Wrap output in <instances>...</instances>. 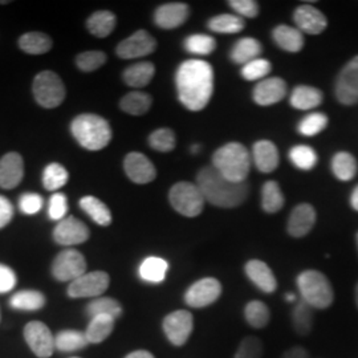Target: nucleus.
I'll use <instances>...</instances> for the list:
<instances>
[{
    "label": "nucleus",
    "mask_w": 358,
    "mask_h": 358,
    "mask_svg": "<svg viewBox=\"0 0 358 358\" xmlns=\"http://www.w3.org/2000/svg\"><path fill=\"white\" fill-rule=\"evenodd\" d=\"M176 85L180 103L192 112H199L213 97L214 69L205 60H186L177 69Z\"/></svg>",
    "instance_id": "1"
},
{
    "label": "nucleus",
    "mask_w": 358,
    "mask_h": 358,
    "mask_svg": "<svg viewBox=\"0 0 358 358\" xmlns=\"http://www.w3.org/2000/svg\"><path fill=\"white\" fill-rule=\"evenodd\" d=\"M196 186L205 201L220 208H235L243 205L250 194L248 185L224 178L213 166L203 167L196 176Z\"/></svg>",
    "instance_id": "2"
},
{
    "label": "nucleus",
    "mask_w": 358,
    "mask_h": 358,
    "mask_svg": "<svg viewBox=\"0 0 358 358\" xmlns=\"http://www.w3.org/2000/svg\"><path fill=\"white\" fill-rule=\"evenodd\" d=\"M213 167L231 182L244 183L251 169V155L242 143L230 142L214 153Z\"/></svg>",
    "instance_id": "3"
},
{
    "label": "nucleus",
    "mask_w": 358,
    "mask_h": 358,
    "mask_svg": "<svg viewBox=\"0 0 358 358\" xmlns=\"http://www.w3.org/2000/svg\"><path fill=\"white\" fill-rule=\"evenodd\" d=\"M71 131L83 148L92 152L106 148L112 140V128L101 115H77L71 124Z\"/></svg>",
    "instance_id": "4"
},
{
    "label": "nucleus",
    "mask_w": 358,
    "mask_h": 358,
    "mask_svg": "<svg viewBox=\"0 0 358 358\" xmlns=\"http://www.w3.org/2000/svg\"><path fill=\"white\" fill-rule=\"evenodd\" d=\"M297 287L309 307L325 309L333 303V288L324 273L315 269H307L297 276Z\"/></svg>",
    "instance_id": "5"
},
{
    "label": "nucleus",
    "mask_w": 358,
    "mask_h": 358,
    "mask_svg": "<svg viewBox=\"0 0 358 358\" xmlns=\"http://www.w3.org/2000/svg\"><path fill=\"white\" fill-rule=\"evenodd\" d=\"M169 201L180 215L198 217L205 207V198L199 187L192 182H178L169 192Z\"/></svg>",
    "instance_id": "6"
},
{
    "label": "nucleus",
    "mask_w": 358,
    "mask_h": 358,
    "mask_svg": "<svg viewBox=\"0 0 358 358\" xmlns=\"http://www.w3.org/2000/svg\"><path fill=\"white\" fill-rule=\"evenodd\" d=\"M34 96L38 105L53 109L62 105L65 99V85L59 75L52 71H43L34 80Z\"/></svg>",
    "instance_id": "7"
},
{
    "label": "nucleus",
    "mask_w": 358,
    "mask_h": 358,
    "mask_svg": "<svg viewBox=\"0 0 358 358\" xmlns=\"http://www.w3.org/2000/svg\"><path fill=\"white\" fill-rule=\"evenodd\" d=\"M84 273H87V260L76 250L60 252L52 264V275L59 282H75Z\"/></svg>",
    "instance_id": "8"
},
{
    "label": "nucleus",
    "mask_w": 358,
    "mask_h": 358,
    "mask_svg": "<svg viewBox=\"0 0 358 358\" xmlns=\"http://www.w3.org/2000/svg\"><path fill=\"white\" fill-rule=\"evenodd\" d=\"M110 278L103 271H93L84 273L68 287V294L71 297H97L109 288Z\"/></svg>",
    "instance_id": "9"
},
{
    "label": "nucleus",
    "mask_w": 358,
    "mask_h": 358,
    "mask_svg": "<svg viewBox=\"0 0 358 358\" xmlns=\"http://www.w3.org/2000/svg\"><path fill=\"white\" fill-rule=\"evenodd\" d=\"M194 329V317L189 310H176L164 320L167 340L176 346L185 345Z\"/></svg>",
    "instance_id": "10"
},
{
    "label": "nucleus",
    "mask_w": 358,
    "mask_h": 358,
    "mask_svg": "<svg viewBox=\"0 0 358 358\" xmlns=\"http://www.w3.org/2000/svg\"><path fill=\"white\" fill-rule=\"evenodd\" d=\"M157 48L155 38L145 29H140L134 32L131 36L122 40L118 45L115 53L118 57L129 60V59H138L145 57L150 53H153Z\"/></svg>",
    "instance_id": "11"
},
{
    "label": "nucleus",
    "mask_w": 358,
    "mask_h": 358,
    "mask_svg": "<svg viewBox=\"0 0 358 358\" xmlns=\"http://www.w3.org/2000/svg\"><path fill=\"white\" fill-rule=\"evenodd\" d=\"M222 294V285L214 278H205L196 282L185 294V301L189 307L205 308L214 304Z\"/></svg>",
    "instance_id": "12"
},
{
    "label": "nucleus",
    "mask_w": 358,
    "mask_h": 358,
    "mask_svg": "<svg viewBox=\"0 0 358 358\" xmlns=\"http://www.w3.org/2000/svg\"><path fill=\"white\" fill-rule=\"evenodd\" d=\"M24 338L31 350L38 357H51L55 350V337L52 336L50 328L44 322H28L24 328Z\"/></svg>",
    "instance_id": "13"
},
{
    "label": "nucleus",
    "mask_w": 358,
    "mask_h": 358,
    "mask_svg": "<svg viewBox=\"0 0 358 358\" xmlns=\"http://www.w3.org/2000/svg\"><path fill=\"white\" fill-rule=\"evenodd\" d=\"M336 97L344 105L358 103V56L352 59L337 77Z\"/></svg>",
    "instance_id": "14"
},
{
    "label": "nucleus",
    "mask_w": 358,
    "mask_h": 358,
    "mask_svg": "<svg viewBox=\"0 0 358 358\" xmlns=\"http://www.w3.org/2000/svg\"><path fill=\"white\" fill-rule=\"evenodd\" d=\"M90 235V229L75 217H64L53 231V239L62 245L85 243Z\"/></svg>",
    "instance_id": "15"
},
{
    "label": "nucleus",
    "mask_w": 358,
    "mask_h": 358,
    "mask_svg": "<svg viewBox=\"0 0 358 358\" xmlns=\"http://www.w3.org/2000/svg\"><path fill=\"white\" fill-rule=\"evenodd\" d=\"M124 169L129 179L138 185L150 183L157 177L153 162L145 154L138 152H131L125 157Z\"/></svg>",
    "instance_id": "16"
},
{
    "label": "nucleus",
    "mask_w": 358,
    "mask_h": 358,
    "mask_svg": "<svg viewBox=\"0 0 358 358\" xmlns=\"http://www.w3.org/2000/svg\"><path fill=\"white\" fill-rule=\"evenodd\" d=\"M287 96V84L282 77H267L259 81L254 88V101L262 106L280 103Z\"/></svg>",
    "instance_id": "17"
},
{
    "label": "nucleus",
    "mask_w": 358,
    "mask_h": 358,
    "mask_svg": "<svg viewBox=\"0 0 358 358\" xmlns=\"http://www.w3.org/2000/svg\"><path fill=\"white\" fill-rule=\"evenodd\" d=\"M190 15V8L186 3H166L159 6L154 13V23L164 29H174L182 26Z\"/></svg>",
    "instance_id": "18"
},
{
    "label": "nucleus",
    "mask_w": 358,
    "mask_h": 358,
    "mask_svg": "<svg viewBox=\"0 0 358 358\" xmlns=\"http://www.w3.org/2000/svg\"><path fill=\"white\" fill-rule=\"evenodd\" d=\"M294 20L297 29L308 35H320L328 26L325 15L309 4H303L294 10Z\"/></svg>",
    "instance_id": "19"
},
{
    "label": "nucleus",
    "mask_w": 358,
    "mask_h": 358,
    "mask_svg": "<svg viewBox=\"0 0 358 358\" xmlns=\"http://www.w3.org/2000/svg\"><path fill=\"white\" fill-rule=\"evenodd\" d=\"M24 177V162L20 154L7 153L0 159V187L15 189Z\"/></svg>",
    "instance_id": "20"
},
{
    "label": "nucleus",
    "mask_w": 358,
    "mask_h": 358,
    "mask_svg": "<svg viewBox=\"0 0 358 358\" xmlns=\"http://www.w3.org/2000/svg\"><path fill=\"white\" fill-rule=\"evenodd\" d=\"M316 223V211L313 206L301 203L296 206L288 220V232L294 238H303L310 232Z\"/></svg>",
    "instance_id": "21"
},
{
    "label": "nucleus",
    "mask_w": 358,
    "mask_h": 358,
    "mask_svg": "<svg viewBox=\"0 0 358 358\" xmlns=\"http://www.w3.org/2000/svg\"><path fill=\"white\" fill-rule=\"evenodd\" d=\"M245 273L248 276V279L255 284L256 287L266 292V294H272L276 291L278 288V282L276 278L272 272V269L268 266L262 262V260H250L245 264Z\"/></svg>",
    "instance_id": "22"
},
{
    "label": "nucleus",
    "mask_w": 358,
    "mask_h": 358,
    "mask_svg": "<svg viewBox=\"0 0 358 358\" xmlns=\"http://www.w3.org/2000/svg\"><path fill=\"white\" fill-rule=\"evenodd\" d=\"M252 158L262 173H272L279 166V150L276 145L268 140L256 142L252 149Z\"/></svg>",
    "instance_id": "23"
},
{
    "label": "nucleus",
    "mask_w": 358,
    "mask_h": 358,
    "mask_svg": "<svg viewBox=\"0 0 358 358\" xmlns=\"http://www.w3.org/2000/svg\"><path fill=\"white\" fill-rule=\"evenodd\" d=\"M273 41L287 52H300L304 47V36L303 32L294 27L282 26L275 27L272 31Z\"/></svg>",
    "instance_id": "24"
},
{
    "label": "nucleus",
    "mask_w": 358,
    "mask_h": 358,
    "mask_svg": "<svg viewBox=\"0 0 358 358\" xmlns=\"http://www.w3.org/2000/svg\"><path fill=\"white\" fill-rule=\"evenodd\" d=\"M154 73L155 66L153 63L141 62L128 66L122 73V78L125 84L131 88H143L152 83Z\"/></svg>",
    "instance_id": "25"
},
{
    "label": "nucleus",
    "mask_w": 358,
    "mask_h": 358,
    "mask_svg": "<svg viewBox=\"0 0 358 358\" xmlns=\"http://www.w3.org/2000/svg\"><path fill=\"white\" fill-rule=\"evenodd\" d=\"M263 47L259 40L254 38H243L238 40L231 50V60L236 64L245 65L255 59H259Z\"/></svg>",
    "instance_id": "26"
},
{
    "label": "nucleus",
    "mask_w": 358,
    "mask_h": 358,
    "mask_svg": "<svg viewBox=\"0 0 358 358\" xmlns=\"http://www.w3.org/2000/svg\"><path fill=\"white\" fill-rule=\"evenodd\" d=\"M322 103V93L320 90L309 85H299L292 90L291 105L299 110H310Z\"/></svg>",
    "instance_id": "27"
},
{
    "label": "nucleus",
    "mask_w": 358,
    "mask_h": 358,
    "mask_svg": "<svg viewBox=\"0 0 358 358\" xmlns=\"http://www.w3.org/2000/svg\"><path fill=\"white\" fill-rule=\"evenodd\" d=\"M167 269H169V264L165 259L150 256L142 262L138 273L143 282L158 284L165 280Z\"/></svg>",
    "instance_id": "28"
},
{
    "label": "nucleus",
    "mask_w": 358,
    "mask_h": 358,
    "mask_svg": "<svg viewBox=\"0 0 358 358\" xmlns=\"http://www.w3.org/2000/svg\"><path fill=\"white\" fill-rule=\"evenodd\" d=\"M80 207L97 224L106 227V226H109L112 223V213H110L109 207L105 205L103 201H100L99 198L92 196V195L84 196L80 201Z\"/></svg>",
    "instance_id": "29"
},
{
    "label": "nucleus",
    "mask_w": 358,
    "mask_h": 358,
    "mask_svg": "<svg viewBox=\"0 0 358 358\" xmlns=\"http://www.w3.org/2000/svg\"><path fill=\"white\" fill-rule=\"evenodd\" d=\"M115 15L110 11H97L92 13L87 20V28L90 34L96 38H106L109 36L115 28Z\"/></svg>",
    "instance_id": "30"
},
{
    "label": "nucleus",
    "mask_w": 358,
    "mask_h": 358,
    "mask_svg": "<svg viewBox=\"0 0 358 358\" xmlns=\"http://www.w3.org/2000/svg\"><path fill=\"white\" fill-rule=\"evenodd\" d=\"M115 319L112 316H96L92 317L90 325L87 328V338L90 344H100L106 340L115 329Z\"/></svg>",
    "instance_id": "31"
},
{
    "label": "nucleus",
    "mask_w": 358,
    "mask_h": 358,
    "mask_svg": "<svg viewBox=\"0 0 358 358\" xmlns=\"http://www.w3.org/2000/svg\"><path fill=\"white\" fill-rule=\"evenodd\" d=\"M152 97L143 92H130L120 101V108L131 115H142L152 108Z\"/></svg>",
    "instance_id": "32"
},
{
    "label": "nucleus",
    "mask_w": 358,
    "mask_h": 358,
    "mask_svg": "<svg viewBox=\"0 0 358 358\" xmlns=\"http://www.w3.org/2000/svg\"><path fill=\"white\" fill-rule=\"evenodd\" d=\"M52 38L41 32H28L19 38V47L29 55H44L52 50Z\"/></svg>",
    "instance_id": "33"
},
{
    "label": "nucleus",
    "mask_w": 358,
    "mask_h": 358,
    "mask_svg": "<svg viewBox=\"0 0 358 358\" xmlns=\"http://www.w3.org/2000/svg\"><path fill=\"white\" fill-rule=\"evenodd\" d=\"M245 22L236 13H223L208 20V28L217 34H238L243 31Z\"/></svg>",
    "instance_id": "34"
},
{
    "label": "nucleus",
    "mask_w": 358,
    "mask_h": 358,
    "mask_svg": "<svg viewBox=\"0 0 358 358\" xmlns=\"http://www.w3.org/2000/svg\"><path fill=\"white\" fill-rule=\"evenodd\" d=\"M284 194L278 182L268 180L263 185L262 189V207L266 213L273 214L280 211L284 206Z\"/></svg>",
    "instance_id": "35"
},
{
    "label": "nucleus",
    "mask_w": 358,
    "mask_h": 358,
    "mask_svg": "<svg viewBox=\"0 0 358 358\" xmlns=\"http://www.w3.org/2000/svg\"><path fill=\"white\" fill-rule=\"evenodd\" d=\"M90 345V341L87 338L85 333L80 332V331H63V332L57 333V336L55 337V348H57L62 352H75L84 349Z\"/></svg>",
    "instance_id": "36"
},
{
    "label": "nucleus",
    "mask_w": 358,
    "mask_h": 358,
    "mask_svg": "<svg viewBox=\"0 0 358 358\" xmlns=\"http://www.w3.org/2000/svg\"><path fill=\"white\" fill-rule=\"evenodd\" d=\"M332 171L340 180H350L357 173V161L352 154L340 152L333 157Z\"/></svg>",
    "instance_id": "37"
},
{
    "label": "nucleus",
    "mask_w": 358,
    "mask_h": 358,
    "mask_svg": "<svg viewBox=\"0 0 358 358\" xmlns=\"http://www.w3.org/2000/svg\"><path fill=\"white\" fill-rule=\"evenodd\" d=\"M313 308L309 307L304 300L299 301L292 310V324L294 332L307 336L313 327Z\"/></svg>",
    "instance_id": "38"
},
{
    "label": "nucleus",
    "mask_w": 358,
    "mask_h": 358,
    "mask_svg": "<svg viewBox=\"0 0 358 358\" xmlns=\"http://www.w3.org/2000/svg\"><path fill=\"white\" fill-rule=\"evenodd\" d=\"M87 313L90 315V319L105 315V316H112L117 320L122 315V307L112 297H99L88 304Z\"/></svg>",
    "instance_id": "39"
},
{
    "label": "nucleus",
    "mask_w": 358,
    "mask_h": 358,
    "mask_svg": "<svg viewBox=\"0 0 358 358\" xmlns=\"http://www.w3.org/2000/svg\"><path fill=\"white\" fill-rule=\"evenodd\" d=\"M44 304L45 297L38 291H20L10 299V306L19 310H38Z\"/></svg>",
    "instance_id": "40"
},
{
    "label": "nucleus",
    "mask_w": 358,
    "mask_h": 358,
    "mask_svg": "<svg viewBox=\"0 0 358 358\" xmlns=\"http://www.w3.org/2000/svg\"><path fill=\"white\" fill-rule=\"evenodd\" d=\"M183 47L186 51L195 56H207L215 51L217 41L210 35L196 34L187 36L183 43Z\"/></svg>",
    "instance_id": "41"
},
{
    "label": "nucleus",
    "mask_w": 358,
    "mask_h": 358,
    "mask_svg": "<svg viewBox=\"0 0 358 358\" xmlns=\"http://www.w3.org/2000/svg\"><path fill=\"white\" fill-rule=\"evenodd\" d=\"M69 174L60 164H50L43 173V185L48 192H56L66 185Z\"/></svg>",
    "instance_id": "42"
},
{
    "label": "nucleus",
    "mask_w": 358,
    "mask_h": 358,
    "mask_svg": "<svg viewBox=\"0 0 358 358\" xmlns=\"http://www.w3.org/2000/svg\"><path fill=\"white\" fill-rule=\"evenodd\" d=\"M244 317L252 328L262 329L269 322L268 307L259 300L250 301L244 309Z\"/></svg>",
    "instance_id": "43"
},
{
    "label": "nucleus",
    "mask_w": 358,
    "mask_h": 358,
    "mask_svg": "<svg viewBox=\"0 0 358 358\" xmlns=\"http://www.w3.org/2000/svg\"><path fill=\"white\" fill-rule=\"evenodd\" d=\"M289 159L294 166L300 170H312L317 165V154L307 145H297L294 146L289 152Z\"/></svg>",
    "instance_id": "44"
},
{
    "label": "nucleus",
    "mask_w": 358,
    "mask_h": 358,
    "mask_svg": "<svg viewBox=\"0 0 358 358\" xmlns=\"http://www.w3.org/2000/svg\"><path fill=\"white\" fill-rule=\"evenodd\" d=\"M176 134L171 129L161 128L154 130L149 136V145L154 150L161 153H169L176 148Z\"/></svg>",
    "instance_id": "45"
},
{
    "label": "nucleus",
    "mask_w": 358,
    "mask_h": 358,
    "mask_svg": "<svg viewBox=\"0 0 358 358\" xmlns=\"http://www.w3.org/2000/svg\"><path fill=\"white\" fill-rule=\"evenodd\" d=\"M328 125V117L324 113H310L306 115L299 124V133L306 137H313L321 133Z\"/></svg>",
    "instance_id": "46"
},
{
    "label": "nucleus",
    "mask_w": 358,
    "mask_h": 358,
    "mask_svg": "<svg viewBox=\"0 0 358 358\" xmlns=\"http://www.w3.org/2000/svg\"><path fill=\"white\" fill-rule=\"evenodd\" d=\"M271 69H272V65L268 60L259 57L243 65L242 76L247 81H256V80L262 81V78H267L271 73Z\"/></svg>",
    "instance_id": "47"
},
{
    "label": "nucleus",
    "mask_w": 358,
    "mask_h": 358,
    "mask_svg": "<svg viewBox=\"0 0 358 358\" xmlns=\"http://www.w3.org/2000/svg\"><path fill=\"white\" fill-rule=\"evenodd\" d=\"M106 55L101 51L83 52L76 57V65L83 72H94L106 63Z\"/></svg>",
    "instance_id": "48"
},
{
    "label": "nucleus",
    "mask_w": 358,
    "mask_h": 358,
    "mask_svg": "<svg viewBox=\"0 0 358 358\" xmlns=\"http://www.w3.org/2000/svg\"><path fill=\"white\" fill-rule=\"evenodd\" d=\"M263 357V343L260 338L248 336L243 338L241 345L238 348V352L235 353L234 358H262Z\"/></svg>",
    "instance_id": "49"
},
{
    "label": "nucleus",
    "mask_w": 358,
    "mask_h": 358,
    "mask_svg": "<svg viewBox=\"0 0 358 358\" xmlns=\"http://www.w3.org/2000/svg\"><path fill=\"white\" fill-rule=\"evenodd\" d=\"M68 211V201L66 196L62 192L53 194L50 199L48 206V214L53 220H63Z\"/></svg>",
    "instance_id": "50"
},
{
    "label": "nucleus",
    "mask_w": 358,
    "mask_h": 358,
    "mask_svg": "<svg viewBox=\"0 0 358 358\" xmlns=\"http://www.w3.org/2000/svg\"><path fill=\"white\" fill-rule=\"evenodd\" d=\"M19 207L22 213H24L27 215H34L41 210L43 198L35 192H27L23 194L22 198L19 199Z\"/></svg>",
    "instance_id": "51"
},
{
    "label": "nucleus",
    "mask_w": 358,
    "mask_h": 358,
    "mask_svg": "<svg viewBox=\"0 0 358 358\" xmlns=\"http://www.w3.org/2000/svg\"><path fill=\"white\" fill-rule=\"evenodd\" d=\"M229 4L241 17H256L259 13V4L254 0H230Z\"/></svg>",
    "instance_id": "52"
},
{
    "label": "nucleus",
    "mask_w": 358,
    "mask_h": 358,
    "mask_svg": "<svg viewBox=\"0 0 358 358\" xmlns=\"http://www.w3.org/2000/svg\"><path fill=\"white\" fill-rule=\"evenodd\" d=\"M16 285V275L13 269L4 264H0V294L13 291Z\"/></svg>",
    "instance_id": "53"
},
{
    "label": "nucleus",
    "mask_w": 358,
    "mask_h": 358,
    "mask_svg": "<svg viewBox=\"0 0 358 358\" xmlns=\"http://www.w3.org/2000/svg\"><path fill=\"white\" fill-rule=\"evenodd\" d=\"M13 207L11 202L0 195V229H4L13 220Z\"/></svg>",
    "instance_id": "54"
},
{
    "label": "nucleus",
    "mask_w": 358,
    "mask_h": 358,
    "mask_svg": "<svg viewBox=\"0 0 358 358\" xmlns=\"http://www.w3.org/2000/svg\"><path fill=\"white\" fill-rule=\"evenodd\" d=\"M282 358H308V352L303 346H294L284 352Z\"/></svg>",
    "instance_id": "55"
},
{
    "label": "nucleus",
    "mask_w": 358,
    "mask_h": 358,
    "mask_svg": "<svg viewBox=\"0 0 358 358\" xmlns=\"http://www.w3.org/2000/svg\"><path fill=\"white\" fill-rule=\"evenodd\" d=\"M125 358H154V356L148 350H136V352L128 355Z\"/></svg>",
    "instance_id": "56"
},
{
    "label": "nucleus",
    "mask_w": 358,
    "mask_h": 358,
    "mask_svg": "<svg viewBox=\"0 0 358 358\" xmlns=\"http://www.w3.org/2000/svg\"><path fill=\"white\" fill-rule=\"evenodd\" d=\"M350 205L352 207L358 211V185L356 186V189L352 192V196H350Z\"/></svg>",
    "instance_id": "57"
},
{
    "label": "nucleus",
    "mask_w": 358,
    "mask_h": 358,
    "mask_svg": "<svg viewBox=\"0 0 358 358\" xmlns=\"http://www.w3.org/2000/svg\"><path fill=\"white\" fill-rule=\"evenodd\" d=\"M285 300L289 301V303H294V300H296V296L294 294H285Z\"/></svg>",
    "instance_id": "58"
},
{
    "label": "nucleus",
    "mask_w": 358,
    "mask_h": 358,
    "mask_svg": "<svg viewBox=\"0 0 358 358\" xmlns=\"http://www.w3.org/2000/svg\"><path fill=\"white\" fill-rule=\"evenodd\" d=\"M199 149H201V146H199V145H194V146H192V153H198V152H199Z\"/></svg>",
    "instance_id": "59"
},
{
    "label": "nucleus",
    "mask_w": 358,
    "mask_h": 358,
    "mask_svg": "<svg viewBox=\"0 0 358 358\" xmlns=\"http://www.w3.org/2000/svg\"><path fill=\"white\" fill-rule=\"evenodd\" d=\"M356 301H357V307H358V284H357V287H356Z\"/></svg>",
    "instance_id": "60"
},
{
    "label": "nucleus",
    "mask_w": 358,
    "mask_h": 358,
    "mask_svg": "<svg viewBox=\"0 0 358 358\" xmlns=\"http://www.w3.org/2000/svg\"><path fill=\"white\" fill-rule=\"evenodd\" d=\"M357 247H358V234H357Z\"/></svg>",
    "instance_id": "61"
},
{
    "label": "nucleus",
    "mask_w": 358,
    "mask_h": 358,
    "mask_svg": "<svg viewBox=\"0 0 358 358\" xmlns=\"http://www.w3.org/2000/svg\"><path fill=\"white\" fill-rule=\"evenodd\" d=\"M0 319H1V317H0Z\"/></svg>",
    "instance_id": "62"
}]
</instances>
